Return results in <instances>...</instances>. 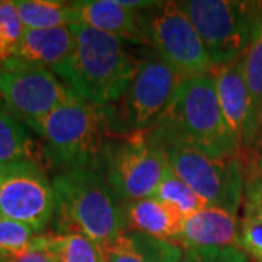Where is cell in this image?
Instances as JSON below:
<instances>
[{"label":"cell","mask_w":262,"mask_h":262,"mask_svg":"<svg viewBox=\"0 0 262 262\" xmlns=\"http://www.w3.org/2000/svg\"><path fill=\"white\" fill-rule=\"evenodd\" d=\"M72 29L73 53L54 73L77 98L111 106L120 101L141 61L127 51L124 39L113 34L83 24H73Z\"/></svg>","instance_id":"1"},{"label":"cell","mask_w":262,"mask_h":262,"mask_svg":"<svg viewBox=\"0 0 262 262\" xmlns=\"http://www.w3.org/2000/svg\"><path fill=\"white\" fill-rule=\"evenodd\" d=\"M150 131L211 156L239 159V150L227 128L211 73L184 77L168 110Z\"/></svg>","instance_id":"2"},{"label":"cell","mask_w":262,"mask_h":262,"mask_svg":"<svg viewBox=\"0 0 262 262\" xmlns=\"http://www.w3.org/2000/svg\"><path fill=\"white\" fill-rule=\"evenodd\" d=\"M53 188L57 233H82L101 246L127 230L121 203L101 170H61Z\"/></svg>","instance_id":"3"},{"label":"cell","mask_w":262,"mask_h":262,"mask_svg":"<svg viewBox=\"0 0 262 262\" xmlns=\"http://www.w3.org/2000/svg\"><path fill=\"white\" fill-rule=\"evenodd\" d=\"M31 128L46 141L48 159L54 160L63 170H102L106 150L113 140L118 139L111 125L108 106L86 102L77 96Z\"/></svg>","instance_id":"4"},{"label":"cell","mask_w":262,"mask_h":262,"mask_svg":"<svg viewBox=\"0 0 262 262\" xmlns=\"http://www.w3.org/2000/svg\"><path fill=\"white\" fill-rule=\"evenodd\" d=\"M147 134L162 150L169 169L182 179L207 206L236 214L244 200V166L234 156L217 158L182 141Z\"/></svg>","instance_id":"5"},{"label":"cell","mask_w":262,"mask_h":262,"mask_svg":"<svg viewBox=\"0 0 262 262\" xmlns=\"http://www.w3.org/2000/svg\"><path fill=\"white\" fill-rule=\"evenodd\" d=\"M261 5L262 2L237 0L179 2L214 66L229 64L244 57Z\"/></svg>","instance_id":"6"},{"label":"cell","mask_w":262,"mask_h":262,"mask_svg":"<svg viewBox=\"0 0 262 262\" xmlns=\"http://www.w3.org/2000/svg\"><path fill=\"white\" fill-rule=\"evenodd\" d=\"M184 76L162 58L143 60L120 98L108 106L117 137L150 130L168 110Z\"/></svg>","instance_id":"7"},{"label":"cell","mask_w":262,"mask_h":262,"mask_svg":"<svg viewBox=\"0 0 262 262\" xmlns=\"http://www.w3.org/2000/svg\"><path fill=\"white\" fill-rule=\"evenodd\" d=\"M168 169L159 146L143 131L113 140L101 172L114 195L125 203L153 196Z\"/></svg>","instance_id":"8"},{"label":"cell","mask_w":262,"mask_h":262,"mask_svg":"<svg viewBox=\"0 0 262 262\" xmlns=\"http://www.w3.org/2000/svg\"><path fill=\"white\" fill-rule=\"evenodd\" d=\"M141 16L143 44L150 46L184 77L211 72L214 63L179 3L159 2L155 8L143 10Z\"/></svg>","instance_id":"9"},{"label":"cell","mask_w":262,"mask_h":262,"mask_svg":"<svg viewBox=\"0 0 262 262\" xmlns=\"http://www.w3.org/2000/svg\"><path fill=\"white\" fill-rule=\"evenodd\" d=\"M0 98L31 127L76 95L46 66L12 57L0 64Z\"/></svg>","instance_id":"10"},{"label":"cell","mask_w":262,"mask_h":262,"mask_svg":"<svg viewBox=\"0 0 262 262\" xmlns=\"http://www.w3.org/2000/svg\"><path fill=\"white\" fill-rule=\"evenodd\" d=\"M56 214L53 181L31 160L0 165V217L41 233Z\"/></svg>","instance_id":"11"},{"label":"cell","mask_w":262,"mask_h":262,"mask_svg":"<svg viewBox=\"0 0 262 262\" xmlns=\"http://www.w3.org/2000/svg\"><path fill=\"white\" fill-rule=\"evenodd\" d=\"M210 73L214 77L219 103L242 162L252 153L249 137L251 96L245 82L242 58L229 64L214 66Z\"/></svg>","instance_id":"12"},{"label":"cell","mask_w":262,"mask_h":262,"mask_svg":"<svg viewBox=\"0 0 262 262\" xmlns=\"http://www.w3.org/2000/svg\"><path fill=\"white\" fill-rule=\"evenodd\" d=\"M185 249L239 246V219L219 207L206 206L184 219L175 241Z\"/></svg>","instance_id":"13"},{"label":"cell","mask_w":262,"mask_h":262,"mask_svg":"<svg viewBox=\"0 0 262 262\" xmlns=\"http://www.w3.org/2000/svg\"><path fill=\"white\" fill-rule=\"evenodd\" d=\"M72 8L73 24H83L124 41L143 44L141 10L127 9L120 0L72 2Z\"/></svg>","instance_id":"14"},{"label":"cell","mask_w":262,"mask_h":262,"mask_svg":"<svg viewBox=\"0 0 262 262\" xmlns=\"http://www.w3.org/2000/svg\"><path fill=\"white\" fill-rule=\"evenodd\" d=\"M99 248L105 262H179L184 255V249L172 241L134 230H125Z\"/></svg>","instance_id":"15"},{"label":"cell","mask_w":262,"mask_h":262,"mask_svg":"<svg viewBox=\"0 0 262 262\" xmlns=\"http://www.w3.org/2000/svg\"><path fill=\"white\" fill-rule=\"evenodd\" d=\"M244 200L239 220V246L249 259L262 262V173L253 160L242 162Z\"/></svg>","instance_id":"16"},{"label":"cell","mask_w":262,"mask_h":262,"mask_svg":"<svg viewBox=\"0 0 262 262\" xmlns=\"http://www.w3.org/2000/svg\"><path fill=\"white\" fill-rule=\"evenodd\" d=\"M75 41L72 25L50 29L25 28L15 57L46 66L54 72L73 53Z\"/></svg>","instance_id":"17"},{"label":"cell","mask_w":262,"mask_h":262,"mask_svg":"<svg viewBox=\"0 0 262 262\" xmlns=\"http://www.w3.org/2000/svg\"><path fill=\"white\" fill-rule=\"evenodd\" d=\"M127 230L150 234L175 242L184 217L162 201L149 196L136 201L121 203Z\"/></svg>","instance_id":"18"},{"label":"cell","mask_w":262,"mask_h":262,"mask_svg":"<svg viewBox=\"0 0 262 262\" xmlns=\"http://www.w3.org/2000/svg\"><path fill=\"white\" fill-rule=\"evenodd\" d=\"M242 69L251 96L249 137L253 151L262 140V5L253 25L249 46L242 57Z\"/></svg>","instance_id":"19"},{"label":"cell","mask_w":262,"mask_h":262,"mask_svg":"<svg viewBox=\"0 0 262 262\" xmlns=\"http://www.w3.org/2000/svg\"><path fill=\"white\" fill-rule=\"evenodd\" d=\"M39 159L37 144L0 98V165L20 160L38 163Z\"/></svg>","instance_id":"20"},{"label":"cell","mask_w":262,"mask_h":262,"mask_svg":"<svg viewBox=\"0 0 262 262\" xmlns=\"http://www.w3.org/2000/svg\"><path fill=\"white\" fill-rule=\"evenodd\" d=\"M19 18L27 29H50L73 25L72 3L58 0H18Z\"/></svg>","instance_id":"21"},{"label":"cell","mask_w":262,"mask_h":262,"mask_svg":"<svg viewBox=\"0 0 262 262\" xmlns=\"http://www.w3.org/2000/svg\"><path fill=\"white\" fill-rule=\"evenodd\" d=\"M46 244L54 262H105L99 245L82 233L47 232Z\"/></svg>","instance_id":"22"},{"label":"cell","mask_w":262,"mask_h":262,"mask_svg":"<svg viewBox=\"0 0 262 262\" xmlns=\"http://www.w3.org/2000/svg\"><path fill=\"white\" fill-rule=\"evenodd\" d=\"M153 198L173 208L184 219L207 206L206 203L170 169H168L166 175L162 179L156 192L153 194Z\"/></svg>","instance_id":"23"},{"label":"cell","mask_w":262,"mask_h":262,"mask_svg":"<svg viewBox=\"0 0 262 262\" xmlns=\"http://www.w3.org/2000/svg\"><path fill=\"white\" fill-rule=\"evenodd\" d=\"M38 234L31 226L0 217V262H16Z\"/></svg>","instance_id":"24"},{"label":"cell","mask_w":262,"mask_h":262,"mask_svg":"<svg viewBox=\"0 0 262 262\" xmlns=\"http://www.w3.org/2000/svg\"><path fill=\"white\" fill-rule=\"evenodd\" d=\"M25 27L15 2H0V64L16 56Z\"/></svg>","instance_id":"25"},{"label":"cell","mask_w":262,"mask_h":262,"mask_svg":"<svg viewBox=\"0 0 262 262\" xmlns=\"http://www.w3.org/2000/svg\"><path fill=\"white\" fill-rule=\"evenodd\" d=\"M179 262H251L249 256L237 246L185 249Z\"/></svg>","instance_id":"26"},{"label":"cell","mask_w":262,"mask_h":262,"mask_svg":"<svg viewBox=\"0 0 262 262\" xmlns=\"http://www.w3.org/2000/svg\"><path fill=\"white\" fill-rule=\"evenodd\" d=\"M16 262H54L51 253L48 252L46 244V233H39L31 244L28 251L22 253Z\"/></svg>","instance_id":"27"},{"label":"cell","mask_w":262,"mask_h":262,"mask_svg":"<svg viewBox=\"0 0 262 262\" xmlns=\"http://www.w3.org/2000/svg\"><path fill=\"white\" fill-rule=\"evenodd\" d=\"M246 159L253 160V163H255V165L258 166V169L261 170V173H262V140H261V143L258 144V147L253 150L252 153H251V155H249V156H248ZM246 159H245V160H246ZM242 162H244V160H242Z\"/></svg>","instance_id":"28"}]
</instances>
